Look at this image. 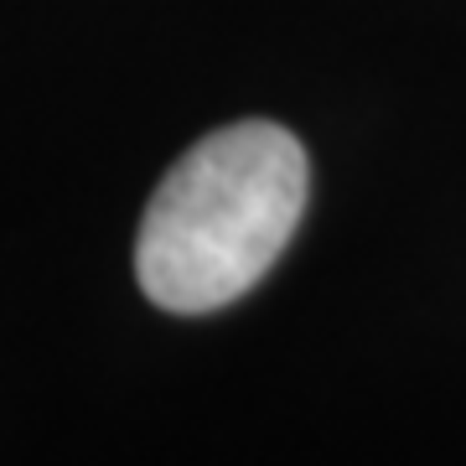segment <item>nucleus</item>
Masks as SVG:
<instances>
[{
	"label": "nucleus",
	"mask_w": 466,
	"mask_h": 466,
	"mask_svg": "<svg viewBox=\"0 0 466 466\" xmlns=\"http://www.w3.org/2000/svg\"><path fill=\"white\" fill-rule=\"evenodd\" d=\"M306 213V150L275 119L202 135L150 192L135 275L161 311L208 317L265 280Z\"/></svg>",
	"instance_id": "f257e3e1"
}]
</instances>
